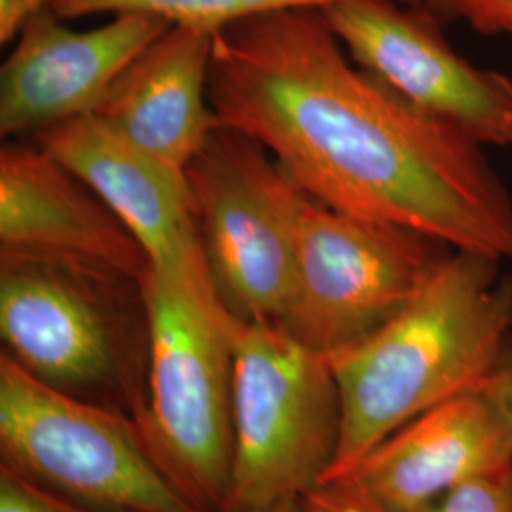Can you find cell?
Segmentation results:
<instances>
[{
    "instance_id": "obj_10",
    "label": "cell",
    "mask_w": 512,
    "mask_h": 512,
    "mask_svg": "<svg viewBox=\"0 0 512 512\" xmlns=\"http://www.w3.org/2000/svg\"><path fill=\"white\" fill-rule=\"evenodd\" d=\"M171 27L128 12L78 31L46 6L23 23L0 71V135L33 139L93 114L129 65Z\"/></svg>"
},
{
    "instance_id": "obj_19",
    "label": "cell",
    "mask_w": 512,
    "mask_h": 512,
    "mask_svg": "<svg viewBox=\"0 0 512 512\" xmlns=\"http://www.w3.org/2000/svg\"><path fill=\"white\" fill-rule=\"evenodd\" d=\"M458 10L478 33L512 37V0H458Z\"/></svg>"
},
{
    "instance_id": "obj_12",
    "label": "cell",
    "mask_w": 512,
    "mask_h": 512,
    "mask_svg": "<svg viewBox=\"0 0 512 512\" xmlns=\"http://www.w3.org/2000/svg\"><path fill=\"white\" fill-rule=\"evenodd\" d=\"M67 165L141 243L150 268L209 270L186 173L114 133L95 114L33 137Z\"/></svg>"
},
{
    "instance_id": "obj_5",
    "label": "cell",
    "mask_w": 512,
    "mask_h": 512,
    "mask_svg": "<svg viewBox=\"0 0 512 512\" xmlns=\"http://www.w3.org/2000/svg\"><path fill=\"white\" fill-rule=\"evenodd\" d=\"M0 467L105 512H203L128 414L50 385L0 353Z\"/></svg>"
},
{
    "instance_id": "obj_7",
    "label": "cell",
    "mask_w": 512,
    "mask_h": 512,
    "mask_svg": "<svg viewBox=\"0 0 512 512\" xmlns=\"http://www.w3.org/2000/svg\"><path fill=\"white\" fill-rule=\"evenodd\" d=\"M450 251L437 239L353 217L298 190L293 277L277 323L329 357L403 310Z\"/></svg>"
},
{
    "instance_id": "obj_6",
    "label": "cell",
    "mask_w": 512,
    "mask_h": 512,
    "mask_svg": "<svg viewBox=\"0 0 512 512\" xmlns=\"http://www.w3.org/2000/svg\"><path fill=\"white\" fill-rule=\"evenodd\" d=\"M340 437L342 403L327 355L277 321L239 319L226 509L304 499L327 482Z\"/></svg>"
},
{
    "instance_id": "obj_23",
    "label": "cell",
    "mask_w": 512,
    "mask_h": 512,
    "mask_svg": "<svg viewBox=\"0 0 512 512\" xmlns=\"http://www.w3.org/2000/svg\"><path fill=\"white\" fill-rule=\"evenodd\" d=\"M220 512H308L302 499L298 501H285V503H275L268 507H232Z\"/></svg>"
},
{
    "instance_id": "obj_14",
    "label": "cell",
    "mask_w": 512,
    "mask_h": 512,
    "mask_svg": "<svg viewBox=\"0 0 512 512\" xmlns=\"http://www.w3.org/2000/svg\"><path fill=\"white\" fill-rule=\"evenodd\" d=\"M215 33L171 25L139 55L93 112L114 133L186 171L219 126L209 103Z\"/></svg>"
},
{
    "instance_id": "obj_18",
    "label": "cell",
    "mask_w": 512,
    "mask_h": 512,
    "mask_svg": "<svg viewBox=\"0 0 512 512\" xmlns=\"http://www.w3.org/2000/svg\"><path fill=\"white\" fill-rule=\"evenodd\" d=\"M302 501L308 512H393L348 478L325 482Z\"/></svg>"
},
{
    "instance_id": "obj_9",
    "label": "cell",
    "mask_w": 512,
    "mask_h": 512,
    "mask_svg": "<svg viewBox=\"0 0 512 512\" xmlns=\"http://www.w3.org/2000/svg\"><path fill=\"white\" fill-rule=\"evenodd\" d=\"M351 61L421 112L478 145H512V80L478 69L448 44L423 6L340 0L321 10Z\"/></svg>"
},
{
    "instance_id": "obj_1",
    "label": "cell",
    "mask_w": 512,
    "mask_h": 512,
    "mask_svg": "<svg viewBox=\"0 0 512 512\" xmlns=\"http://www.w3.org/2000/svg\"><path fill=\"white\" fill-rule=\"evenodd\" d=\"M209 103L311 198L512 266V198L482 145L357 67L321 10L217 31Z\"/></svg>"
},
{
    "instance_id": "obj_11",
    "label": "cell",
    "mask_w": 512,
    "mask_h": 512,
    "mask_svg": "<svg viewBox=\"0 0 512 512\" xmlns=\"http://www.w3.org/2000/svg\"><path fill=\"white\" fill-rule=\"evenodd\" d=\"M511 463V416L488 382L408 421L342 478L393 512H418Z\"/></svg>"
},
{
    "instance_id": "obj_16",
    "label": "cell",
    "mask_w": 512,
    "mask_h": 512,
    "mask_svg": "<svg viewBox=\"0 0 512 512\" xmlns=\"http://www.w3.org/2000/svg\"><path fill=\"white\" fill-rule=\"evenodd\" d=\"M418 512H512V463L461 484Z\"/></svg>"
},
{
    "instance_id": "obj_3",
    "label": "cell",
    "mask_w": 512,
    "mask_h": 512,
    "mask_svg": "<svg viewBox=\"0 0 512 512\" xmlns=\"http://www.w3.org/2000/svg\"><path fill=\"white\" fill-rule=\"evenodd\" d=\"M0 338L38 382L143 425L150 315L141 277L82 256L0 249Z\"/></svg>"
},
{
    "instance_id": "obj_15",
    "label": "cell",
    "mask_w": 512,
    "mask_h": 512,
    "mask_svg": "<svg viewBox=\"0 0 512 512\" xmlns=\"http://www.w3.org/2000/svg\"><path fill=\"white\" fill-rule=\"evenodd\" d=\"M334 2L340 0H54L52 8L57 16L69 21L139 12L165 19L171 25L217 33L245 19L291 8L323 10Z\"/></svg>"
},
{
    "instance_id": "obj_17",
    "label": "cell",
    "mask_w": 512,
    "mask_h": 512,
    "mask_svg": "<svg viewBox=\"0 0 512 512\" xmlns=\"http://www.w3.org/2000/svg\"><path fill=\"white\" fill-rule=\"evenodd\" d=\"M0 512H105L54 494L0 467Z\"/></svg>"
},
{
    "instance_id": "obj_13",
    "label": "cell",
    "mask_w": 512,
    "mask_h": 512,
    "mask_svg": "<svg viewBox=\"0 0 512 512\" xmlns=\"http://www.w3.org/2000/svg\"><path fill=\"white\" fill-rule=\"evenodd\" d=\"M0 249L82 256L141 279L150 268L109 205L33 139L0 150Z\"/></svg>"
},
{
    "instance_id": "obj_20",
    "label": "cell",
    "mask_w": 512,
    "mask_h": 512,
    "mask_svg": "<svg viewBox=\"0 0 512 512\" xmlns=\"http://www.w3.org/2000/svg\"><path fill=\"white\" fill-rule=\"evenodd\" d=\"M54 0H0V44H12L23 23Z\"/></svg>"
},
{
    "instance_id": "obj_2",
    "label": "cell",
    "mask_w": 512,
    "mask_h": 512,
    "mask_svg": "<svg viewBox=\"0 0 512 512\" xmlns=\"http://www.w3.org/2000/svg\"><path fill=\"white\" fill-rule=\"evenodd\" d=\"M494 256L452 249L397 315L329 355L342 437V478L408 421L488 384L512 340V274Z\"/></svg>"
},
{
    "instance_id": "obj_4",
    "label": "cell",
    "mask_w": 512,
    "mask_h": 512,
    "mask_svg": "<svg viewBox=\"0 0 512 512\" xmlns=\"http://www.w3.org/2000/svg\"><path fill=\"white\" fill-rule=\"evenodd\" d=\"M150 370L143 427L167 473L203 512L228 505L239 319L209 270L148 268Z\"/></svg>"
},
{
    "instance_id": "obj_22",
    "label": "cell",
    "mask_w": 512,
    "mask_h": 512,
    "mask_svg": "<svg viewBox=\"0 0 512 512\" xmlns=\"http://www.w3.org/2000/svg\"><path fill=\"white\" fill-rule=\"evenodd\" d=\"M412 6H423L433 12L440 21L459 18L458 0H406Z\"/></svg>"
},
{
    "instance_id": "obj_21",
    "label": "cell",
    "mask_w": 512,
    "mask_h": 512,
    "mask_svg": "<svg viewBox=\"0 0 512 512\" xmlns=\"http://www.w3.org/2000/svg\"><path fill=\"white\" fill-rule=\"evenodd\" d=\"M490 385L501 399V403L505 404L512 420V340L503 351V357L495 368L494 376L490 378Z\"/></svg>"
},
{
    "instance_id": "obj_8",
    "label": "cell",
    "mask_w": 512,
    "mask_h": 512,
    "mask_svg": "<svg viewBox=\"0 0 512 512\" xmlns=\"http://www.w3.org/2000/svg\"><path fill=\"white\" fill-rule=\"evenodd\" d=\"M184 173L220 300L241 321H279L293 277L300 188L255 139L222 126Z\"/></svg>"
}]
</instances>
